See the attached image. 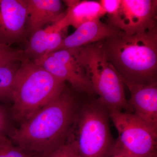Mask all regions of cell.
I'll return each mask as SVG.
<instances>
[{
  "mask_svg": "<svg viewBox=\"0 0 157 157\" xmlns=\"http://www.w3.org/2000/svg\"><path fill=\"white\" fill-rule=\"evenodd\" d=\"M79 104L67 87L19 128L9 134L14 145L26 152L43 155L53 151L66 141Z\"/></svg>",
  "mask_w": 157,
  "mask_h": 157,
  "instance_id": "cell-1",
  "label": "cell"
},
{
  "mask_svg": "<svg viewBox=\"0 0 157 157\" xmlns=\"http://www.w3.org/2000/svg\"><path fill=\"white\" fill-rule=\"evenodd\" d=\"M100 43L107 61L121 78L137 84L157 82V27L134 35L121 32Z\"/></svg>",
  "mask_w": 157,
  "mask_h": 157,
  "instance_id": "cell-2",
  "label": "cell"
},
{
  "mask_svg": "<svg viewBox=\"0 0 157 157\" xmlns=\"http://www.w3.org/2000/svg\"><path fill=\"white\" fill-rule=\"evenodd\" d=\"M65 87L66 82L31 60L25 59L14 79L12 117L22 123L56 98Z\"/></svg>",
  "mask_w": 157,
  "mask_h": 157,
  "instance_id": "cell-3",
  "label": "cell"
},
{
  "mask_svg": "<svg viewBox=\"0 0 157 157\" xmlns=\"http://www.w3.org/2000/svg\"><path fill=\"white\" fill-rule=\"evenodd\" d=\"M94 94L79 105L66 140L81 157H107L114 143L109 112Z\"/></svg>",
  "mask_w": 157,
  "mask_h": 157,
  "instance_id": "cell-4",
  "label": "cell"
},
{
  "mask_svg": "<svg viewBox=\"0 0 157 157\" xmlns=\"http://www.w3.org/2000/svg\"><path fill=\"white\" fill-rule=\"evenodd\" d=\"M70 50L91 84L93 92L108 112L132 113L126 98L124 83L107 61L100 42Z\"/></svg>",
  "mask_w": 157,
  "mask_h": 157,
  "instance_id": "cell-5",
  "label": "cell"
},
{
  "mask_svg": "<svg viewBox=\"0 0 157 157\" xmlns=\"http://www.w3.org/2000/svg\"><path fill=\"white\" fill-rule=\"evenodd\" d=\"M109 113L118 134L109 155L148 157L155 154L157 130L134 113L122 111Z\"/></svg>",
  "mask_w": 157,
  "mask_h": 157,
  "instance_id": "cell-6",
  "label": "cell"
},
{
  "mask_svg": "<svg viewBox=\"0 0 157 157\" xmlns=\"http://www.w3.org/2000/svg\"><path fill=\"white\" fill-rule=\"evenodd\" d=\"M156 0H121L107 23L127 35L142 33L157 26Z\"/></svg>",
  "mask_w": 157,
  "mask_h": 157,
  "instance_id": "cell-7",
  "label": "cell"
},
{
  "mask_svg": "<svg viewBox=\"0 0 157 157\" xmlns=\"http://www.w3.org/2000/svg\"><path fill=\"white\" fill-rule=\"evenodd\" d=\"M26 0H0V44L11 45L27 34Z\"/></svg>",
  "mask_w": 157,
  "mask_h": 157,
  "instance_id": "cell-8",
  "label": "cell"
},
{
  "mask_svg": "<svg viewBox=\"0 0 157 157\" xmlns=\"http://www.w3.org/2000/svg\"><path fill=\"white\" fill-rule=\"evenodd\" d=\"M119 77L130 91L131 98L128 102L134 113L157 130V82L137 84Z\"/></svg>",
  "mask_w": 157,
  "mask_h": 157,
  "instance_id": "cell-9",
  "label": "cell"
},
{
  "mask_svg": "<svg viewBox=\"0 0 157 157\" xmlns=\"http://www.w3.org/2000/svg\"><path fill=\"white\" fill-rule=\"evenodd\" d=\"M121 32L101 20L89 21L81 25L73 34L65 37L55 51L102 42L115 36Z\"/></svg>",
  "mask_w": 157,
  "mask_h": 157,
  "instance_id": "cell-10",
  "label": "cell"
},
{
  "mask_svg": "<svg viewBox=\"0 0 157 157\" xmlns=\"http://www.w3.org/2000/svg\"><path fill=\"white\" fill-rule=\"evenodd\" d=\"M27 34L32 35L49 23L58 22L65 16L63 2L59 0H26Z\"/></svg>",
  "mask_w": 157,
  "mask_h": 157,
  "instance_id": "cell-11",
  "label": "cell"
},
{
  "mask_svg": "<svg viewBox=\"0 0 157 157\" xmlns=\"http://www.w3.org/2000/svg\"><path fill=\"white\" fill-rule=\"evenodd\" d=\"M32 61L55 77L65 82H67L76 91L81 94H94L90 82L85 76L76 73L51 55Z\"/></svg>",
  "mask_w": 157,
  "mask_h": 157,
  "instance_id": "cell-12",
  "label": "cell"
},
{
  "mask_svg": "<svg viewBox=\"0 0 157 157\" xmlns=\"http://www.w3.org/2000/svg\"><path fill=\"white\" fill-rule=\"evenodd\" d=\"M67 7L65 16L60 20L65 28L72 26L77 29L85 23L101 20L106 14L100 2L94 1H64Z\"/></svg>",
  "mask_w": 157,
  "mask_h": 157,
  "instance_id": "cell-13",
  "label": "cell"
},
{
  "mask_svg": "<svg viewBox=\"0 0 157 157\" xmlns=\"http://www.w3.org/2000/svg\"><path fill=\"white\" fill-rule=\"evenodd\" d=\"M55 28V23L36 31L31 35L29 42L24 50L26 58L33 60L45 55L48 35Z\"/></svg>",
  "mask_w": 157,
  "mask_h": 157,
  "instance_id": "cell-14",
  "label": "cell"
},
{
  "mask_svg": "<svg viewBox=\"0 0 157 157\" xmlns=\"http://www.w3.org/2000/svg\"><path fill=\"white\" fill-rule=\"evenodd\" d=\"M21 62H11L0 67V101H12L14 79Z\"/></svg>",
  "mask_w": 157,
  "mask_h": 157,
  "instance_id": "cell-15",
  "label": "cell"
},
{
  "mask_svg": "<svg viewBox=\"0 0 157 157\" xmlns=\"http://www.w3.org/2000/svg\"><path fill=\"white\" fill-rule=\"evenodd\" d=\"M26 58L24 50L0 44V67L13 62H22Z\"/></svg>",
  "mask_w": 157,
  "mask_h": 157,
  "instance_id": "cell-16",
  "label": "cell"
},
{
  "mask_svg": "<svg viewBox=\"0 0 157 157\" xmlns=\"http://www.w3.org/2000/svg\"><path fill=\"white\" fill-rule=\"evenodd\" d=\"M49 54L57 59L76 73L85 76L84 70L78 65L70 49L56 51Z\"/></svg>",
  "mask_w": 157,
  "mask_h": 157,
  "instance_id": "cell-17",
  "label": "cell"
},
{
  "mask_svg": "<svg viewBox=\"0 0 157 157\" xmlns=\"http://www.w3.org/2000/svg\"><path fill=\"white\" fill-rule=\"evenodd\" d=\"M29 155L14 145L7 136L0 138V157H29Z\"/></svg>",
  "mask_w": 157,
  "mask_h": 157,
  "instance_id": "cell-18",
  "label": "cell"
},
{
  "mask_svg": "<svg viewBox=\"0 0 157 157\" xmlns=\"http://www.w3.org/2000/svg\"><path fill=\"white\" fill-rule=\"evenodd\" d=\"M41 155L43 157H81L73 145L66 141L53 151Z\"/></svg>",
  "mask_w": 157,
  "mask_h": 157,
  "instance_id": "cell-19",
  "label": "cell"
},
{
  "mask_svg": "<svg viewBox=\"0 0 157 157\" xmlns=\"http://www.w3.org/2000/svg\"><path fill=\"white\" fill-rule=\"evenodd\" d=\"M9 114L6 109L0 105V138L7 136L10 129Z\"/></svg>",
  "mask_w": 157,
  "mask_h": 157,
  "instance_id": "cell-20",
  "label": "cell"
},
{
  "mask_svg": "<svg viewBox=\"0 0 157 157\" xmlns=\"http://www.w3.org/2000/svg\"><path fill=\"white\" fill-rule=\"evenodd\" d=\"M99 2L107 16H111L117 12L121 0H101Z\"/></svg>",
  "mask_w": 157,
  "mask_h": 157,
  "instance_id": "cell-21",
  "label": "cell"
},
{
  "mask_svg": "<svg viewBox=\"0 0 157 157\" xmlns=\"http://www.w3.org/2000/svg\"><path fill=\"white\" fill-rule=\"evenodd\" d=\"M29 157H42L41 155H29Z\"/></svg>",
  "mask_w": 157,
  "mask_h": 157,
  "instance_id": "cell-22",
  "label": "cell"
},
{
  "mask_svg": "<svg viewBox=\"0 0 157 157\" xmlns=\"http://www.w3.org/2000/svg\"><path fill=\"white\" fill-rule=\"evenodd\" d=\"M148 157H156L155 154L151 155L150 156H149Z\"/></svg>",
  "mask_w": 157,
  "mask_h": 157,
  "instance_id": "cell-23",
  "label": "cell"
}]
</instances>
